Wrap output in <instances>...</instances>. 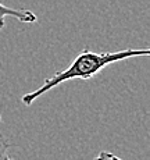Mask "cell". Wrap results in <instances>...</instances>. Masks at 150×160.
Returning a JSON list of instances; mask_svg holds the SVG:
<instances>
[{"mask_svg": "<svg viewBox=\"0 0 150 160\" xmlns=\"http://www.w3.org/2000/svg\"><path fill=\"white\" fill-rule=\"evenodd\" d=\"M150 49H124V50L118 52H102V53H96L89 49H84L81 53L78 54L74 61L70 64L68 68L64 71H57L53 75L45 79L42 87L35 89L33 92L25 93L22 96V103L25 106H31L36 99L49 92L50 89L59 87L60 84L71 79H89L92 77L97 75L103 68L107 66L115 63V61H122L131 57L138 56H149Z\"/></svg>", "mask_w": 150, "mask_h": 160, "instance_id": "cell-1", "label": "cell"}, {"mask_svg": "<svg viewBox=\"0 0 150 160\" xmlns=\"http://www.w3.org/2000/svg\"><path fill=\"white\" fill-rule=\"evenodd\" d=\"M7 17H13L17 18L21 22H36L38 17L35 13H32L31 10H25V8H11V7H6L4 4L0 3V29L4 28L6 25V18Z\"/></svg>", "mask_w": 150, "mask_h": 160, "instance_id": "cell-2", "label": "cell"}, {"mask_svg": "<svg viewBox=\"0 0 150 160\" xmlns=\"http://www.w3.org/2000/svg\"><path fill=\"white\" fill-rule=\"evenodd\" d=\"M13 146L2 132V116H0V160H14L8 155V149Z\"/></svg>", "mask_w": 150, "mask_h": 160, "instance_id": "cell-3", "label": "cell"}, {"mask_svg": "<svg viewBox=\"0 0 150 160\" xmlns=\"http://www.w3.org/2000/svg\"><path fill=\"white\" fill-rule=\"evenodd\" d=\"M94 160H122V159L118 158V156H115L114 153H111V152H106V150H103V152H100L99 155H97V158Z\"/></svg>", "mask_w": 150, "mask_h": 160, "instance_id": "cell-4", "label": "cell"}]
</instances>
